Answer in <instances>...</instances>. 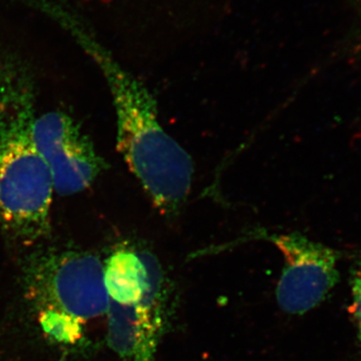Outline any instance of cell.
Here are the masks:
<instances>
[{"instance_id":"ba28073f","label":"cell","mask_w":361,"mask_h":361,"mask_svg":"<svg viewBox=\"0 0 361 361\" xmlns=\"http://www.w3.org/2000/svg\"><path fill=\"white\" fill-rule=\"evenodd\" d=\"M40 329L58 345H80L85 339L82 323L71 316L51 310H37Z\"/></svg>"},{"instance_id":"7a4b0ae2","label":"cell","mask_w":361,"mask_h":361,"mask_svg":"<svg viewBox=\"0 0 361 361\" xmlns=\"http://www.w3.org/2000/svg\"><path fill=\"white\" fill-rule=\"evenodd\" d=\"M87 47L111 90L118 152L159 212L175 218L191 192V157L161 127L155 99L142 82L103 47L90 42Z\"/></svg>"},{"instance_id":"9c48e42d","label":"cell","mask_w":361,"mask_h":361,"mask_svg":"<svg viewBox=\"0 0 361 361\" xmlns=\"http://www.w3.org/2000/svg\"><path fill=\"white\" fill-rule=\"evenodd\" d=\"M349 284L351 291V314L355 322L358 343L361 348V251L351 266Z\"/></svg>"},{"instance_id":"52a82bcc","label":"cell","mask_w":361,"mask_h":361,"mask_svg":"<svg viewBox=\"0 0 361 361\" xmlns=\"http://www.w3.org/2000/svg\"><path fill=\"white\" fill-rule=\"evenodd\" d=\"M106 316L109 345L122 361H154L163 329V307L110 300Z\"/></svg>"},{"instance_id":"5b68a950","label":"cell","mask_w":361,"mask_h":361,"mask_svg":"<svg viewBox=\"0 0 361 361\" xmlns=\"http://www.w3.org/2000/svg\"><path fill=\"white\" fill-rule=\"evenodd\" d=\"M33 137L51 173L54 191L61 196L85 191L106 169L90 137L66 114L37 116Z\"/></svg>"},{"instance_id":"277c9868","label":"cell","mask_w":361,"mask_h":361,"mask_svg":"<svg viewBox=\"0 0 361 361\" xmlns=\"http://www.w3.org/2000/svg\"><path fill=\"white\" fill-rule=\"evenodd\" d=\"M284 256L276 287L278 306L300 315L320 305L339 281V253L301 233L268 237Z\"/></svg>"},{"instance_id":"3957f363","label":"cell","mask_w":361,"mask_h":361,"mask_svg":"<svg viewBox=\"0 0 361 361\" xmlns=\"http://www.w3.org/2000/svg\"><path fill=\"white\" fill-rule=\"evenodd\" d=\"M26 292L37 310H51L84 323L108 313L104 264L89 252L45 249L23 267Z\"/></svg>"},{"instance_id":"8992f818","label":"cell","mask_w":361,"mask_h":361,"mask_svg":"<svg viewBox=\"0 0 361 361\" xmlns=\"http://www.w3.org/2000/svg\"><path fill=\"white\" fill-rule=\"evenodd\" d=\"M110 300L122 305L164 306L165 278L158 259L146 249L120 247L104 264Z\"/></svg>"},{"instance_id":"6da1fadb","label":"cell","mask_w":361,"mask_h":361,"mask_svg":"<svg viewBox=\"0 0 361 361\" xmlns=\"http://www.w3.org/2000/svg\"><path fill=\"white\" fill-rule=\"evenodd\" d=\"M35 80L16 52L0 49V225L25 244L51 227L54 186L33 137Z\"/></svg>"}]
</instances>
